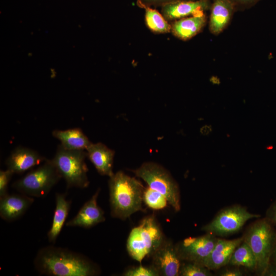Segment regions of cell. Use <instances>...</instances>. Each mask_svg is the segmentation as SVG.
I'll return each mask as SVG.
<instances>
[{
  "label": "cell",
  "mask_w": 276,
  "mask_h": 276,
  "mask_svg": "<svg viewBox=\"0 0 276 276\" xmlns=\"http://www.w3.org/2000/svg\"><path fill=\"white\" fill-rule=\"evenodd\" d=\"M34 266L39 273L50 276H93L99 273L97 266L84 255L52 245L38 250Z\"/></svg>",
  "instance_id": "6da1fadb"
},
{
  "label": "cell",
  "mask_w": 276,
  "mask_h": 276,
  "mask_svg": "<svg viewBox=\"0 0 276 276\" xmlns=\"http://www.w3.org/2000/svg\"><path fill=\"white\" fill-rule=\"evenodd\" d=\"M108 187L112 217L125 220L143 211L145 188L135 177L118 171L109 177Z\"/></svg>",
  "instance_id": "7a4b0ae2"
},
{
  "label": "cell",
  "mask_w": 276,
  "mask_h": 276,
  "mask_svg": "<svg viewBox=\"0 0 276 276\" xmlns=\"http://www.w3.org/2000/svg\"><path fill=\"white\" fill-rule=\"evenodd\" d=\"M154 214L145 217L129 235L126 247L129 256L141 263L151 257L166 240Z\"/></svg>",
  "instance_id": "3957f363"
},
{
  "label": "cell",
  "mask_w": 276,
  "mask_h": 276,
  "mask_svg": "<svg viewBox=\"0 0 276 276\" xmlns=\"http://www.w3.org/2000/svg\"><path fill=\"white\" fill-rule=\"evenodd\" d=\"M86 157L85 150H69L61 145L58 146L52 160L61 177L65 180L67 188L84 189L88 186Z\"/></svg>",
  "instance_id": "277c9868"
},
{
  "label": "cell",
  "mask_w": 276,
  "mask_h": 276,
  "mask_svg": "<svg viewBox=\"0 0 276 276\" xmlns=\"http://www.w3.org/2000/svg\"><path fill=\"white\" fill-rule=\"evenodd\" d=\"M267 218L254 223L243 237V241L250 248L255 257L256 269L261 273L267 271L273 250L276 232Z\"/></svg>",
  "instance_id": "5b68a950"
},
{
  "label": "cell",
  "mask_w": 276,
  "mask_h": 276,
  "mask_svg": "<svg viewBox=\"0 0 276 276\" xmlns=\"http://www.w3.org/2000/svg\"><path fill=\"white\" fill-rule=\"evenodd\" d=\"M132 172L136 176L142 179L148 187L164 195L168 203L175 211L180 210V199L178 186L165 168L155 163L146 162Z\"/></svg>",
  "instance_id": "8992f818"
},
{
  "label": "cell",
  "mask_w": 276,
  "mask_h": 276,
  "mask_svg": "<svg viewBox=\"0 0 276 276\" xmlns=\"http://www.w3.org/2000/svg\"><path fill=\"white\" fill-rule=\"evenodd\" d=\"M61 178L52 159H47L39 167L13 182L12 187L32 197H43Z\"/></svg>",
  "instance_id": "52a82bcc"
},
{
  "label": "cell",
  "mask_w": 276,
  "mask_h": 276,
  "mask_svg": "<svg viewBox=\"0 0 276 276\" xmlns=\"http://www.w3.org/2000/svg\"><path fill=\"white\" fill-rule=\"evenodd\" d=\"M259 217L241 206H232L221 211L202 229L212 235L226 236L237 232L248 220Z\"/></svg>",
  "instance_id": "ba28073f"
},
{
  "label": "cell",
  "mask_w": 276,
  "mask_h": 276,
  "mask_svg": "<svg viewBox=\"0 0 276 276\" xmlns=\"http://www.w3.org/2000/svg\"><path fill=\"white\" fill-rule=\"evenodd\" d=\"M217 241V238L209 234L198 237L186 238L175 246L181 261L204 266Z\"/></svg>",
  "instance_id": "9c48e42d"
},
{
  "label": "cell",
  "mask_w": 276,
  "mask_h": 276,
  "mask_svg": "<svg viewBox=\"0 0 276 276\" xmlns=\"http://www.w3.org/2000/svg\"><path fill=\"white\" fill-rule=\"evenodd\" d=\"M151 257V265L159 276L179 275L181 260L171 241L166 239Z\"/></svg>",
  "instance_id": "30bf717a"
},
{
  "label": "cell",
  "mask_w": 276,
  "mask_h": 276,
  "mask_svg": "<svg viewBox=\"0 0 276 276\" xmlns=\"http://www.w3.org/2000/svg\"><path fill=\"white\" fill-rule=\"evenodd\" d=\"M100 189L81 208L77 215L68 221L66 225L89 228L105 220L104 212L98 205L97 198Z\"/></svg>",
  "instance_id": "8fae6325"
},
{
  "label": "cell",
  "mask_w": 276,
  "mask_h": 276,
  "mask_svg": "<svg viewBox=\"0 0 276 276\" xmlns=\"http://www.w3.org/2000/svg\"><path fill=\"white\" fill-rule=\"evenodd\" d=\"M46 159L36 151L19 146L11 153L6 159L5 164L7 169L14 174H22L42 163Z\"/></svg>",
  "instance_id": "7c38bea8"
},
{
  "label": "cell",
  "mask_w": 276,
  "mask_h": 276,
  "mask_svg": "<svg viewBox=\"0 0 276 276\" xmlns=\"http://www.w3.org/2000/svg\"><path fill=\"white\" fill-rule=\"evenodd\" d=\"M34 201L33 197L20 193L7 194L0 198V216L11 222L21 217Z\"/></svg>",
  "instance_id": "4fadbf2b"
},
{
  "label": "cell",
  "mask_w": 276,
  "mask_h": 276,
  "mask_svg": "<svg viewBox=\"0 0 276 276\" xmlns=\"http://www.w3.org/2000/svg\"><path fill=\"white\" fill-rule=\"evenodd\" d=\"M206 1L182 0L168 3L162 6V14L168 21L178 20L189 15L203 14L208 8Z\"/></svg>",
  "instance_id": "5bb4252c"
},
{
  "label": "cell",
  "mask_w": 276,
  "mask_h": 276,
  "mask_svg": "<svg viewBox=\"0 0 276 276\" xmlns=\"http://www.w3.org/2000/svg\"><path fill=\"white\" fill-rule=\"evenodd\" d=\"M243 241V237L233 240L217 239L204 266L209 270H215L228 264L234 251Z\"/></svg>",
  "instance_id": "9a60e30c"
},
{
  "label": "cell",
  "mask_w": 276,
  "mask_h": 276,
  "mask_svg": "<svg viewBox=\"0 0 276 276\" xmlns=\"http://www.w3.org/2000/svg\"><path fill=\"white\" fill-rule=\"evenodd\" d=\"M87 157L101 175L110 177L113 172L114 151L105 144L91 143L86 150Z\"/></svg>",
  "instance_id": "2e32d148"
},
{
  "label": "cell",
  "mask_w": 276,
  "mask_h": 276,
  "mask_svg": "<svg viewBox=\"0 0 276 276\" xmlns=\"http://www.w3.org/2000/svg\"><path fill=\"white\" fill-rule=\"evenodd\" d=\"M71 201L66 198V193H57L55 195V209L51 227L47 234L49 241L56 242L71 208Z\"/></svg>",
  "instance_id": "e0dca14e"
},
{
  "label": "cell",
  "mask_w": 276,
  "mask_h": 276,
  "mask_svg": "<svg viewBox=\"0 0 276 276\" xmlns=\"http://www.w3.org/2000/svg\"><path fill=\"white\" fill-rule=\"evenodd\" d=\"M234 10L232 0H215L212 5L210 29L214 34L223 31L229 21Z\"/></svg>",
  "instance_id": "ac0fdd59"
},
{
  "label": "cell",
  "mask_w": 276,
  "mask_h": 276,
  "mask_svg": "<svg viewBox=\"0 0 276 276\" xmlns=\"http://www.w3.org/2000/svg\"><path fill=\"white\" fill-rule=\"evenodd\" d=\"M205 22L204 14L185 17L175 21L171 25V31L177 38L187 40L198 34Z\"/></svg>",
  "instance_id": "d6986e66"
},
{
  "label": "cell",
  "mask_w": 276,
  "mask_h": 276,
  "mask_svg": "<svg viewBox=\"0 0 276 276\" xmlns=\"http://www.w3.org/2000/svg\"><path fill=\"white\" fill-rule=\"evenodd\" d=\"M52 135L59 140L60 145L66 149L86 150L92 143L79 128L54 130Z\"/></svg>",
  "instance_id": "ffe728a7"
},
{
  "label": "cell",
  "mask_w": 276,
  "mask_h": 276,
  "mask_svg": "<svg viewBox=\"0 0 276 276\" xmlns=\"http://www.w3.org/2000/svg\"><path fill=\"white\" fill-rule=\"evenodd\" d=\"M145 10V22L147 27L155 33H169L171 30L168 20L163 14L150 6H142Z\"/></svg>",
  "instance_id": "44dd1931"
},
{
  "label": "cell",
  "mask_w": 276,
  "mask_h": 276,
  "mask_svg": "<svg viewBox=\"0 0 276 276\" xmlns=\"http://www.w3.org/2000/svg\"><path fill=\"white\" fill-rule=\"evenodd\" d=\"M229 264L250 269L256 268L257 266L256 260L252 251L243 241L234 251Z\"/></svg>",
  "instance_id": "7402d4cb"
},
{
  "label": "cell",
  "mask_w": 276,
  "mask_h": 276,
  "mask_svg": "<svg viewBox=\"0 0 276 276\" xmlns=\"http://www.w3.org/2000/svg\"><path fill=\"white\" fill-rule=\"evenodd\" d=\"M143 201L149 208L155 210L164 209L168 203L164 195L148 187L144 191Z\"/></svg>",
  "instance_id": "603a6c76"
},
{
  "label": "cell",
  "mask_w": 276,
  "mask_h": 276,
  "mask_svg": "<svg viewBox=\"0 0 276 276\" xmlns=\"http://www.w3.org/2000/svg\"><path fill=\"white\" fill-rule=\"evenodd\" d=\"M181 263L179 275L181 276H209L212 273L206 267L191 262L185 261Z\"/></svg>",
  "instance_id": "cb8c5ba5"
},
{
  "label": "cell",
  "mask_w": 276,
  "mask_h": 276,
  "mask_svg": "<svg viewBox=\"0 0 276 276\" xmlns=\"http://www.w3.org/2000/svg\"><path fill=\"white\" fill-rule=\"evenodd\" d=\"M125 276H159L153 267L150 266L140 265L130 268L123 274Z\"/></svg>",
  "instance_id": "d4e9b609"
},
{
  "label": "cell",
  "mask_w": 276,
  "mask_h": 276,
  "mask_svg": "<svg viewBox=\"0 0 276 276\" xmlns=\"http://www.w3.org/2000/svg\"><path fill=\"white\" fill-rule=\"evenodd\" d=\"M13 174L11 171L7 169L6 170L0 171V198L8 194V185Z\"/></svg>",
  "instance_id": "484cf974"
},
{
  "label": "cell",
  "mask_w": 276,
  "mask_h": 276,
  "mask_svg": "<svg viewBox=\"0 0 276 276\" xmlns=\"http://www.w3.org/2000/svg\"><path fill=\"white\" fill-rule=\"evenodd\" d=\"M182 0H137L138 4L140 6H163L164 5Z\"/></svg>",
  "instance_id": "4316f807"
},
{
  "label": "cell",
  "mask_w": 276,
  "mask_h": 276,
  "mask_svg": "<svg viewBox=\"0 0 276 276\" xmlns=\"http://www.w3.org/2000/svg\"><path fill=\"white\" fill-rule=\"evenodd\" d=\"M272 224H276V201L268 209L266 213V218Z\"/></svg>",
  "instance_id": "83f0119b"
},
{
  "label": "cell",
  "mask_w": 276,
  "mask_h": 276,
  "mask_svg": "<svg viewBox=\"0 0 276 276\" xmlns=\"http://www.w3.org/2000/svg\"><path fill=\"white\" fill-rule=\"evenodd\" d=\"M242 275L241 272L238 269H227L221 274L223 276H240Z\"/></svg>",
  "instance_id": "f1b7e54d"
},
{
  "label": "cell",
  "mask_w": 276,
  "mask_h": 276,
  "mask_svg": "<svg viewBox=\"0 0 276 276\" xmlns=\"http://www.w3.org/2000/svg\"><path fill=\"white\" fill-rule=\"evenodd\" d=\"M212 131V126L210 125H205L203 127L201 131L203 134H209Z\"/></svg>",
  "instance_id": "f546056e"
},
{
  "label": "cell",
  "mask_w": 276,
  "mask_h": 276,
  "mask_svg": "<svg viewBox=\"0 0 276 276\" xmlns=\"http://www.w3.org/2000/svg\"><path fill=\"white\" fill-rule=\"evenodd\" d=\"M233 1V0H232ZM236 2H237L239 3L246 4H250L253 3L254 2H257L258 0H233Z\"/></svg>",
  "instance_id": "4dcf8cb0"
},
{
  "label": "cell",
  "mask_w": 276,
  "mask_h": 276,
  "mask_svg": "<svg viewBox=\"0 0 276 276\" xmlns=\"http://www.w3.org/2000/svg\"><path fill=\"white\" fill-rule=\"evenodd\" d=\"M272 255H273L274 261V263L276 264V237H275L274 246V248H273V250Z\"/></svg>",
  "instance_id": "1f68e13d"
},
{
  "label": "cell",
  "mask_w": 276,
  "mask_h": 276,
  "mask_svg": "<svg viewBox=\"0 0 276 276\" xmlns=\"http://www.w3.org/2000/svg\"><path fill=\"white\" fill-rule=\"evenodd\" d=\"M215 79H214L213 77L212 78V79H211V81L213 83H219V80L217 79V78H214Z\"/></svg>",
  "instance_id": "d6a6232c"
},
{
  "label": "cell",
  "mask_w": 276,
  "mask_h": 276,
  "mask_svg": "<svg viewBox=\"0 0 276 276\" xmlns=\"http://www.w3.org/2000/svg\"><path fill=\"white\" fill-rule=\"evenodd\" d=\"M201 1H206L207 0H201Z\"/></svg>",
  "instance_id": "836d02e7"
}]
</instances>
